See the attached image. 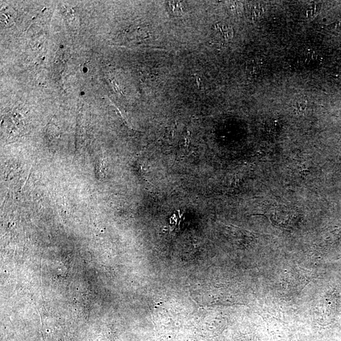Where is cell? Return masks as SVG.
<instances>
[{
  "label": "cell",
  "mask_w": 341,
  "mask_h": 341,
  "mask_svg": "<svg viewBox=\"0 0 341 341\" xmlns=\"http://www.w3.org/2000/svg\"><path fill=\"white\" fill-rule=\"evenodd\" d=\"M217 30H219L221 33L222 36L224 37V39L228 40L232 39L233 36V31L232 28L229 27L228 25L217 24Z\"/></svg>",
  "instance_id": "6da1fadb"
},
{
  "label": "cell",
  "mask_w": 341,
  "mask_h": 341,
  "mask_svg": "<svg viewBox=\"0 0 341 341\" xmlns=\"http://www.w3.org/2000/svg\"><path fill=\"white\" fill-rule=\"evenodd\" d=\"M11 11H12L7 9L6 11H3L1 13V22H3L4 25L8 26V27L13 24V16Z\"/></svg>",
  "instance_id": "7a4b0ae2"
},
{
  "label": "cell",
  "mask_w": 341,
  "mask_h": 341,
  "mask_svg": "<svg viewBox=\"0 0 341 341\" xmlns=\"http://www.w3.org/2000/svg\"><path fill=\"white\" fill-rule=\"evenodd\" d=\"M250 11L253 17H259V16H261L264 13V7L263 6L262 4L259 3L255 4L251 8Z\"/></svg>",
  "instance_id": "3957f363"
}]
</instances>
